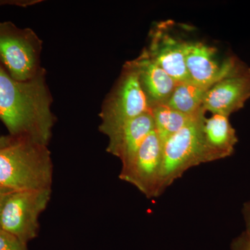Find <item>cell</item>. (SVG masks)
Masks as SVG:
<instances>
[{"label": "cell", "mask_w": 250, "mask_h": 250, "mask_svg": "<svg viewBox=\"0 0 250 250\" xmlns=\"http://www.w3.org/2000/svg\"><path fill=\"white\" fill-rule=\"evenodd\" d=\"M131 62L137 71L150 109L167 104L177 82L150 59L145 49L137 59Z\"/></svg>", "instance_id": "obj_12"}, {"label": "cell", "mask_w": 250, "mask_h": 250, "mask_svg": "<svg viewBox=\"0 0 250 250\" xmlns=\"http://www.w3.org/2000/svg\"><path fill=\"white\" fill-rule=\"evenodd\" d=\"M50 197L51 189L10 192L0 211V229L27 245L37 236L39 216Z\"/></svg>", "instance_id": "obj_5"}, {"label": "cell", "mask_w": 250, "mask_h": 250, "mask_svg": "<svg viewBox=\"0 0 250 250\" xmlns=\"http://www.w3.org/2000/svg\"><path fill=\"white\" fill-rule=\"evenodd\" d=\"M42 41L32 31L16 32L0 29V60L18 82L34 78L40 65Z\"/></svg>", "instance_id": "obj_6"}, {"label": "cell", "mask_w": 250, "mask_h": 250, "mask_svg": "<svg viewBox=\"0 0 250 250\" xmlns=\"http://www.w3.org/2000/svg\"><path fill=\"white\" fill-rule=\"evenodd\" d=\"M250 98V74L244 65L210 87L204 97L205 112L229 117Z\"/></svg>", "instance_id": "obj_9"}, {"label": "cell", "mask_w": 250, "mask_h": 250, "mask_svg": "<svg viewBox=\"0 0 250 250\" xmlns=\"http://www.w3.org/2000/svg\"><path fill=\"white\" fill-rule=\"evenodd\" d=\"M240 250H250V238H247V240L242 246Z\"/></svg>", "instance_id": "obj_18"}, {"label": "cell", "mask_w": 250, "mask_h": 250, "mask_svg": "<svg viewBox=\"0 0 250 250\" xmlns=\"http://www.w3.org/2000/svg\"><path fill=\"white\" fill-rule=\"evenodd\" d=\"M216 53L215 47L200 41H186L184 54L189 82L208 89L243 65L235 58L220 62Z\"/></svg>", "instance_id": "obj_8"}, {"label": "cell", "mask_w": 250, "mask_h": 250, "mask_svg": "<svg viewBox=\"0 0 250 250\" xmlns=\"http://www.w3.org/2000/svg\"><path fill=\"white\" fill-rule=\"evenodd\" d=\"M207 90L191 82L177 83L166 104L187 116L205 115L202 104Z\"/></svg>", "instance_id": "obj_14"}, {"label": "cell", "mask_w": 250, "mask_h": 250, "mask_svg": "<svg viewBox=\"0 0 250 250\" xmlns=\"http://www.w3.org/2000/svg\"><path fill=\"white\" fill-rule=\"evenodd\" d=\"M151 113L154 121V129L163 143L195 118L204 116H187L170 107L166 104L153 107Z\"/></svg>", "instance_id": "obj_15"}, {"label": "cell", "mask_w": 250, "mask_h": 250, "mask_svg": "<svg viewBox=\"0 0 250 250\" xmlns=\"http://www.w3.org/2000/svg\"><path fill=\"white\" fill-rule=\"evenodd\" d=\"M149 112L150 107L137 71L131 62H128L116 86L104 104L100 115V131L108 137L126 123Z\"/></svg>", "instance_id": "obj_4"}, {"label": "cell", "mask_w": 250, "mask_h": 250, "mask_svg": "<svg viewBox=\"0 0 250 250\" xmlns=\"http://www.w3.org/2000/svg\"><path fill=\"white\" fill-rule=\"evenodd\" d=\"M202 134L209 162L225 159L234 152L238 138L229 117L213 114L209 118H205Z\"/></svg>", "instance_id": "obj_13"}, {"label": "cell", "mask_w": 250, "mask_h": 250, "mask_svg": "<svg viewBox=\"0 0 250 250\" xmlns=\"http://www.w3.org/2000/svg\"><path fill=\"white\" fill-rule=\"evenodd\" d=\"M164 143L153 130L140 147L131 165L121 171L120 178L132 184L147 198L160 196Z\"/></svg>", "instance_id": "obj_7"}, {"label": "cell", "mask_w": 250, "mask_h": 250, "mask_svg": "<svg viewBox=\"0 0 250 250\" xmlns=\"http://www.w3.org/2000/svg\"><path fill=\"white\" fill-rule=\"evenodd\" d=\"M248 238H250V213L249 216V220H248Z\"/></svg>", "instance_id": "obj_19"}, {"label": "cell", "mask_w": 250, "mask_h": 250, "mask_svg": "<svg viewBox=\"0 0 250 250\" xmlns=\"http://www.w3.org/2000/svg\"><path fill=\"white\" fill-rule=\"evenodd\" d=\"M0 250H27V247L16 236L0 229Z\"/></svg>", "instance_id": "obj_16"}, {"label": "cell", "mask_w": 250, "mask_h": 250, "mask_svg": "<svg viewBox=\"0 0 250 250\" xmlns=\"http://www.w3.org/2000/svg\"><path fill=\"white\" fill-rule=\"evenodd\" d=\"M12 191L13 190H9V189L0 187V211H1V207H2L3 204H4L6 197H7L10 192Z\"/></svg>", "instance_id": "obj_17"}, {"label": "cell", "mask_w": 250, "mask_h": 250, "mask_svg": "<svg viewBox=\"0 0 250 250\" xmlns=\"http://www.w3.org/2000/svg\"><path fill=\"white\" fill-rule=\"evenodd\" d=\"M154 129L152 113L149 112L126 123L108 136L107 152L121 159V171L129 167L143 141Z\"/></svg>", "instance_id": "obj_11"}, {"label": "cell", "mask_w": 250, "mask_h": 250, "mask_svg": "<svg viewBox=\"0 0 250 250\" xmlns=\"http://www.w3.org/2000/svg\"><path fill=\"white\" fill-rule=\"evenodd\" d=\"M249 72H250V68L249 69Z\"/></svg>", "instance_id": "obj_20"}, {"label": "cell", "mask_w": 250, "mask_h": 250, "mask_svg": "<svg viewBox=\"0 0 250 250\" xmlns=\"http://www.w3.org/2000/svg\"><path fill=\"white\" fill-rule=\"evenodd\" d=\"M53 166L47 146L25 137L0 146V187L13 191L51 189Z\"/></svg>", "instance_id": "obj_2"}, {"label": "cell", "mask_w": 250, "mask_h": 250, "mask_svg": "<svg viewBox=\"0 0 250 250\" xmlns=\"http://www.w3.org/2000/svg\"><path fill=\"white\" fill-rule=\"evenodd\" d=\"M51 104L44 70L18 82L0 66V119L11 134L47 146L54 121Z\"/></svg>", "instance_id": "obj_1"}, {"label": "cell", "mask_w": 250, "mask_h": 250, "mask_svg": "<svg viewBox=\"0 0 250 250\" xmlns=\"http://www.w3.org/2000/svg\"><path fill=\"white\" fill-rule=\"evenodd\" d=\"M185 42L160 28L153 31L149 47L145 49L150 59L177 83L189 82L184 54Z\"/></svg>", "instance_id": "obj_10"}, {"label": "cell", "mask_w": 250, "mask_h": 250, "mask_svg": "<svg viewBox=\"0 0 250 250\" xmlns=\"http://www.w3.org/2000/svg\"><path fill=\"white\" fill-rule=\"evenodd\" d=\"M205 118H195L164 143L160 195L188 170L209 162L202 134Z\"/></svg>", "instance_id": "obj_3"}]
</instances>
